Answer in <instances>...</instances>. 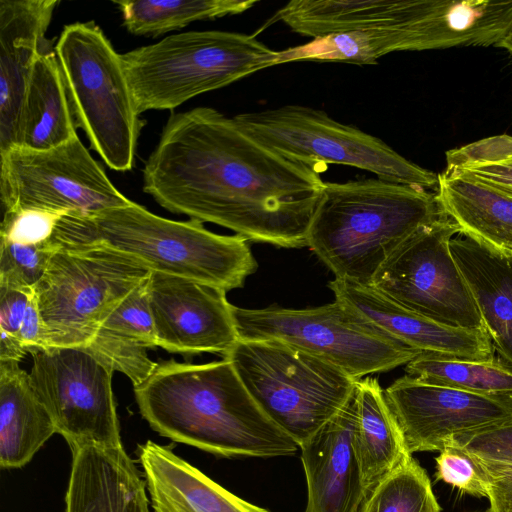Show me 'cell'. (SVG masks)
<instances>
[{
  "label": "cell",
  "mask_w": 512,
  "mask_h": 512,
  "mask_svg": "<svg viewBox=\"0 0 512 512\" xmlns=\"http://www.w3.org/2000/svg\"><path fill=\"white\" fill-rule=\"evenodd\" d=\"M249 137L271 151L320 171L328 164L367 170L379 179L437 190L438 174L401 156L380 138L302 105L233 117Z\"/></svg>",
  "instance_id": "obj_9"
},
{
  "label": "cell",
  "mask_w": 512,
  "mask_h": 512,
  "mask_svg": "<svg viewBox=\"0 0 512 512\" xmlns=\"http://www.w3.org/2000/svg\"><path fill=\"white\" fill-rule=\"evenodd\" d=\"M492 512H512V496L500 493L490 487L489 497Z\"/></svg>",
  "instance_id": "obj_39"
},
{
  "label": "cell",
  "mask_w": 512,
  "mask_h": 512,
  "mask_svg": "<svg viewBox=\"0 0 512 512\" xmlns=\"http://www.w3.org/2000/svg\"><path fill=\"white\" fill-rule=\"evenodd\" d=\"M495 47L504 48L512 54V24Z\"/></svg>",
  "instance_id": "obj_40"
},
{
  "label": "cell",
  "mask_w": 512,
  "mask_h": 512,
  "mask_svg": "<svg viewBox=\"0 0 512 512\" xmlns=\"http://www.w3.org/2000/svg\"><path fill=\"white\" fill-rule=\"evenodd\" d=\"M420 381L476 394L512 398V368L492 361L446 359L421 353L405 366Z\"/></svg>",
  "instance_id": "obj_27"
},
{
  "label": "cell",
  "mask_w": 512,
  "mask_h": 512,
  "mask_svg": "<svg viewBox=\"0 0 512 512\" xmlns=\"http://www.w3.org/2000/svg\"><path fill=\"white\" fill-rule=\"evenodd\" d=\"M4 212L39 209L93 215L129 205L78 135L47 150L14 147L0 154Z\"/></svg>",
  "instance_id": "obj_11"
},
{
  "label": "cell",
  "mask_w": 512,
  "mask_h": 512,
  "mask_svg": "<svg viewBox=\"0 0 512 512\" xmlns=\"http://www.w3.org/2000/svg\"><path fill=\"white\" fill-rule=\"evenodd\" d=\"M436 478L462 493L489 497L490 481L480 462L463 448L447 445L436 458Z\"/></svg>",
  "instance_id": "obj_30"
},
{
  "label": "cell",
  "mask_w": 512,
  "mask_h": 512,
  "mask_svg": "<svg viewBox=\"0 0 512 512\" xmlns=\"http://www.w3.org/2000/svg\"><path fill=\"white\" fill-rule=\"evenodd\" d=\"M475 457V456H474ZM486 472L491 488L512 496V465L478 459Z\"/></svg>",
  "instance_id": "obj_37"
},
{
  "label": "cell",
  "mask_w": 512,
  "mask_h": 512,
  "mask_svg": "<svg viewBox=\"0 0 512 512\" xmlns=\"http://www.w3.org/2000/svg\"><path fill=\"white\" fill-rule=\"evenodd\" d=\"M17 336L28 354L50 348L48 332L42 319L34 292L29 300L24 319Z\"/></svg>",
  "instance_id": "obj_35"
},
{
  "label": "cell",
  "mask_w": 512,
  "mask_h": 512,
  "mask_svg": "<svg viewBox=\"0 0 512 512\" xmlns=\"http://www.w3.org/2000/svg\"><path fill=\"white\" fill-rule=\"evenodd\" d=\"M51 240L58 247H108L135 258L150 271L226 292L243 287L258 267L244 237L213 233L193 219L163 218L133 201L93 215H64Z\"/></svg>",
  "instance_id": "obj_4"
},
{
  "label": "cell",
  "mask_w": 512,
  "mask_h": 512,
  "mask_svg": "<svg viewBox=\"0 0 512 512\" xmlns=\"http://www.w3.org/2000/svg\"><path fill=\"white\" fill-rule=\"evenodd\" d=\"M57 0H0V154L15 147L26 85Z\"/></svg>",
  "instance_id": "obj_18"
},
{
  "label": "cell",
  "mask_w": 512,
  "mask_h": 512,
  "mask_svg": "<svg viewBox=\"0 0 512 512\" xmlns=\"http://www.w3.org/2000/svg\"><path fill=\"white\" fill-rule=\"evenodd\" d=\"M57 433L30 375L17 361H0V465L21 468Z\"/></svg>",
  "instance_id": "obj_24"
},
{
  "label": "cell",
  "mask_w": 512,
  "mask_h": 512,
  "mask_svg": "<svg viewBox=\"0 0 512 512\" xmlns=\"http://www.w3.org/2000/svg\"><path fill=\"white\" fill-rule=\"evenodd\" d=\"M454 171L466 174L512 196V156L499 163L475 165Z\"/></svg>",
  "instance_id": "obj_36"
},
{
  "label": "cell",
  "mask_w": 512,
  "mask_h": 512,
  "mask_svg": "<svg viewBox=\"0 0 512 512\" xmlns=\"http://www.w3.org/2000/svg\"><path fill=\"white\" fill-rule=\"evenodd\" d=\"M34 287L52 347H86L102 322L150 269L108 247H58Z\"/></svg>",
  "instance_id": "obj_10"
},
{
  "label": "cell",
  "mask_w": 512,
  "mask_h": 512,
  "mask_svg": "<svg viewBox=\"0 0 512 512\" xmlns=\"http://www.w3.org/2000/svg\"><path fill=\"white\" fill-rule=\"evenodd\" d=\"M485 512H492L491 509L489 508V510L485 511Z\"/></svg>",
  "instance_id": "obj_41"
},
{
  "label": "cell",
  "mask_w": 512,
  "mask_h": 512,
  "mask_svg": "<svg viewBox=\"0 0 512 512\" xmlns=\"http://www.w3.org/2000/svg\"><path fill=\"white\" fill-rule=\"evenodd\" d=\"M54 51L92 149L109 168L131 170L140 123L121 54L93 21L66 25Z\"/></svg>",
  "instance_id": "obj_7"
},
{
  "label": "cell",
  "mask_w": 512,
  "mask_h": 512,
  "mask_svg": "<svg viewBox=\"0 0 512 512\" xmlns=\"http://www.w3.org/2000/svg\"><path fill=\"white\" fill-rule=\"evenodd\" d=\"M357 419L352 447L368 495L397 466L412 456L388 406L384 390L373 377L356 385Z\"/></svg>",
  "instance_id": "obj_25"
},
{
  "label": "cell",
  "mask_w": 512,
  "mask_h": 512,
  "mask_svg": "<svg viewBox=\"0 0 512 512\" xmlns=\"http://www.w3.org/2000/svg\"><path fill=\"white\" fill-rule=\"evenodd\" d=\"M223 358L264 412L298 445L341 410L358 381L274 339L239 340Z\"/></svg>",
  "instance_id": "obj_6"
},
{
  "label": "cell",
  "mask_w": 512,
  "mask_h": 512,
  "mask_svg": "<svg viewBox=\"0 0 512 512\" xmlns=\"http://www.w3.org/2000/svg\"><path fill=\"white\" fill-rule=\"evenodd\" d=\"M138 114L191 98L278 65L279 51L254 35L204 30L172 34L121 54Z\"/></svg>",
  "instance_id": "obj_5"
},
{
  "label": "cell",
  "mask_w": 512,
  "mask_h": 512,
  "mask_svg": "<svg viewBox=\"0 0 512 512\" xmlns=\"http://www.w3.org/2000/svg\"><path fill=\"white\" fill-rule=\"evenodd\" d=\"M27 354L18 336L0 330V361L20 362Z\"/></svg>",
  "instance_id": "obj_38"
},
{
  "label": "cell",
  "mask_w": 512,
  "mask_h": 512,
  "mask_svg": "<svg viewBox=\"0 0 512 512\" xmlns=\"http://www.w3.org/2000/svg\"><path fill=\"white\" fill-rule=\"evenodd\" d=\"M256 0H120L123 26L137 36L157 37L194 21L236 15L252 8Z\"/></svg>",
  "instance_id": "obj_26"
},
{
  "label": "cell",
  "mask_w": 512,
  "mask_h": 512,
  "mask_svg": "<svg viewBox=\"0 0 512 512\" xmlns=\"http://www.w3.org/2000/svg\"><path fill=\"white\" fill-rule=\"evenodd\" d=\"M66 214L39 209L4 212L0 239L18 244H39L51 239L60 219Z\"/></svg>",
  "instance_id": "obj_31"
},
{
  "label": "cell",
  "mask_w": 512,
  "mask_h": 512,
  "mask_svg": "<svg viewBox=\"0 0 512 512\" xmlns=\"http://www.w3.org/2000/svg\"><path fill=\"white\" fill-rule=\"evenodd\" d=\"M78 127L55 51L34 61L16 128L15 147L47 150L77 135Z\"/></svg>",
  "instance_id": "obj_21"
},
{
  "label": "cell",
  "mask_w": 512,
  "mask_h": 512,
  "mask_svg": "<svg viewBox=\"0 0 512 512\" xmlns=\"http://www.w3.org/2000/svg\"><path fill=\"white\" fill-rule=\"evenodd\" d=\"M458 225L444 215L421 227L383 263L372 285L399 305L442 324L484 328L450 250Z\"/></svg>",
  "instance_id": "obj_12"
},
{
  "label": "cell",
  "mask_w": 512,
  "mask_h": 512,
  "mask_svg": "<svg viewBox=\"0 0 512 512\" xmlns=\"http://www.w3.org/2000/svg\"><path fill=\"white\" fill-rule=\"evenodd\" d=\"M148 279L116 306L84 347L114 371L126 375L133 387L144 382L157 367V362L148 356V350L158 347Z\"/></svg>",
  "instance_id": "obj_22"
},
{
  "label": "cell",
  "mask_w": 512,
  "mask_h": 512,
  "mask_svg": "<svg viewBox=\"0 0 512 512\" xmlns=\"http://www.w3.org/2000/svg\"><path fill=\"white\" fill-rule=\"evenodd\" d=\"M240 340H279L306 351L359 380L406 365L421 354L345 303L291 309L232 306Z\"/></svg>",
  "instance_id": "obj_8"
},
{
  "label": "cell",
  "mask_w": 512,
  "mask_h": 512,
  "mask_svg": "<svg viewBox=\"0 0 512 512\" xmlns=\"http://www.w3.org/2000/svg\"><path fill=\"white\" fill-rule=\"evenodd\" d=\"M450 444L463 448L478 459L512 465V416L484 428L456 435L447 445Z\"/></svg>",
  "instance_id": "obj_32"
},
{
  "label": "cell",
  "mask_w": 512,
  "mask_h": 512,
  "mask_svg": "<svg viewBox=\"0 0 512 512\" xmlns=\"http://www.w3.org/2000/svg\"><path fill=\"white\" fill-rule=\"evenodd\" d=\"M361 512H441L425 469L410 456L368 495Z\"/></svg>",
  "instance_id": "obj_28"
},
{
  "label": "cell",
  "mask_w": 512,
  "mask_h": 512,
  "mask_svg": "<svg viewBox=\"0 0 512 512\" xmlns=\"http://www.w3.org/2000/svg\"><path fill=\"white\" fill-rule=\"evenodd\" d=\"M445 214L435 193L383 179L325 182L306 246L335 278L372 285L387 258Z\"/></svg>",
  "instance_id": "obj_3"
},
{
  "label": "cell",
  "mask_w": 512,
  "mask_h": 512,
  "mask_svg": "<svg viewBox=\"0 0 512 512\" xmlns=\"http://www.w3.org/2000/svg\"><path fill=\"white\" fill-rule=\"evenodd\" d=\"M58 249L51 239L39 244L0 239V285L34 289Z\"/></svg>",
  "instance_id": "obj_29"
},
{
  "label": "cell",
  "mask_w": 512,
  "mask_h": 512,
  "mask_svg": "<svg viewBox=\"0 0 512 512\" xmlns=\"http://www.w3.org/2000/svg\"><path fill=\"white\" fill-rule=\"evenodd\" d=\"M410 454L442 451L456 435L512 416V398L429 384L404 375L384 390Z\"/></svg>",
  "instance_id": "obj_14"
},
{
  "label": "cell",
  "mask_w": 512,
  "mask_h": 512,
  "mask_svg": "<svg viewBox=\"0 0 512 512\" xmlns=\"http://www.w3.org/2000/svg\"><path fill=\"white\" fill-rule=\"evenodd\" d=\"M147 290L158 347L188 356H223L240 340L225 290L155 271Z\"/></svg>",
  "instance_id": "obj_15"
},
{
  "label": "cell",
  "mask_w": 512,
  "mask_h": 512,
  "mask_svg": "<svg viewBox=\"0 0 512 512\" xmlns=\"http://www.w3.org/2000/svg\"><path fill=\"white\" fill-rule=\"evenodd\" d=\"M134 394L150 427L174 442L226 458L292 456L299 450L224 358L204 364L157 362Z\"/></svg>",
  "instance_id": "obj_2"
},
{
  "label": "cell",
  "mask_w": 512,
  "mask_h": 512,
  "mask_svg": "<svg viewBox=\"0 0 512 512\" xmlns=\"http://www.w3.org/2000/svg\"><path fill=\"white\" fill-rule=\"evenodd\" d=\"M137 455L154 512H271L231 493L165 446L147 441Z\"/></svg>",
  "instance_id": "obj_19"
},
{
  "label": "cell",
  "mask_w": 512,
  "mask_h": 512,
  "mask_svg": "<svg viewBox=\"0 0 512 512\" xmlns=\"http://www.w3.org/2000/svg\"><path fill=\"white\" fill-rule=\"evenodd\" d=\"M335 296L380 329L421 353L446 359L492 361L494 347L484 328L452 327L411 311L371 285L335 278Z\"/></svg>",
  "instance_id": "obj_16"
},
{
  "label": "cell",
  "mask_w": 512,
  "mask_h": 512,
  "mask_svg": "<svg viewBox=\"0 0 512 512\" xmlns=\"http://www.w3.org/2000/svg\"><path fill=\"white\" fill-rule=\"evenodd\" d=\"M324 186L210 107L172 113L143 169L144 192L164 209L283 248L306 246Z\"/></svg>",
  "instance_id": "obj_1"
},
{
  "label": "cell",
  "mask_w": 512,
  "mask_h": 512,
  "mask_svg": "<svg viewBox=\"0 0 512 512\" xmlns=\"http://www.w3.org/2000/svg\"><path fill=\"white\" fill-rule=\"evenodd\" d=\"M512 156V136L498 135L446 152L445 171L495 164Z\"/></svg>",
  "instance_id": "obj_33"
},
{
  "label": "cell",
  "mask_w": 512,
  "mask_h": 512,
  "mask_svg": "<svg viewBox=\"0 0 512 512\" xmlns=\"http://www.w3.org/2000/svg\"><path fill=\"white\" fill-rule=\"evenodd\" d=\"M31 355L34 391L71 451L123 447L112 389L115 371L84 347H52Z\"/></svg>",
  "instance_id": "obj_13"
},
{
  "label": "cell",
  "mask_w": 512,
  "mask_h": 512,
  "mask_svg": "<svg viewBox=\"0 0 512 512\" xmlns=\"http://www.w3.org/2000/svg\"><path fill=\"white\" fill-rule=\"evenodd\" d=\"M356 419L355 388L341 410L299 445L307 485L304 512L362 511L367 493L352 447Z\"/></svg>",
  "instance_id": "obj_17"
},
{
  "label": "cell",
  "mask_w": 512,
  "mask_h": 512,
  "mask_svg": "<svg viewBox=\"0 0 512 512\" xmlns=\"http://www.w3.org/2000/svg\"><path fill=\"white\" fill-rule=\"evenodd\" d=\"M450 250L494 350L512 368V255L464 235L451 239Z\"/></svg>",
  "instance_id": "obj_20"
},
{
  "label": "cell",
  "mask_w": 512,
  "mask_h": 512,
  "mask_svg": "<svg viewBox=\"0 0 512 512\" xmlns=\"http://www.w3.org/2000/svg\"><path fill=\"white\" fill-rule=\"evenodd\" d=\"M34 289L0 285V330L18 334Z\"/></svg>",
  "instance_id": "obj_34"
},
{
  "label": "cell",
  "mask_w": 512,
  "mask_h": 512,
  "mask_svg": "<svg viewBox=\"0 0 512 512\" xmlns=\"http://www.w3.org/2000/svg\"><path fill=\"white\" fill-rule=\"evenodd\" d=\"M435 194L460 234L512 255V196L459 171L438 174Z\"/></svg>",
  "instance_id": "obj_23"
}]
</instances>
